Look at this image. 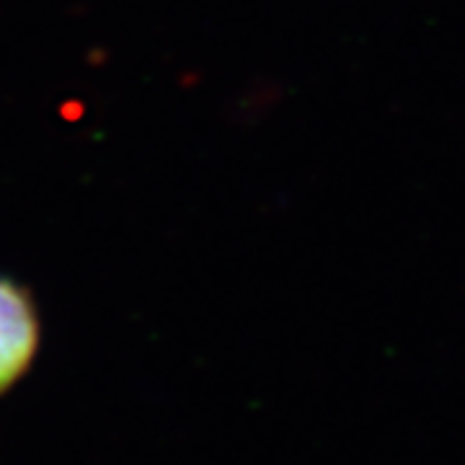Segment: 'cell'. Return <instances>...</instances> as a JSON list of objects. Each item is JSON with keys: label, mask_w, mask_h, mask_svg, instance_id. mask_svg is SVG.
I'll return each instance as SVG.
<instances>
[{"label": "cell", "mask_w": 465, "mask_h": 465, "mask_svg": "<svg viewBox=\"0 0 465 465\" xmlns=\"http://www.w3.org/2000/svg\"><path fill=\"white\" fill-rule=\"evenodd\" d=\"M39 349V316L24 287L0 277V393L14 388Z\"/></svg>", "instance_id": "1"}]
</instances>
